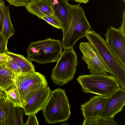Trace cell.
<instances>
[{
    "label": "cell",
    "mask_w": 125,
    "mask_h": 125,
    "mask_svg": "<svg viewBox=\"0 0 125 125\" xmlns=\"http://www.w3.org/2000/svg\"><path fill=\"white\" fill-rule=\"evenodd\" d=\"M85 36L94 47L108 71L125 90V67L118 60L108 46L105 41L95 31L89 30Z\"/></svg>",
    "instance_id": "cell-1"
},
{
    "label": "cell",
    "mask_w": 125,
    "mask_h": 125,
    "mask_svg": "<svg viewBox=\"0 0 125 125\" xmlns=\"http://www.w3.org/2000/svg\"><path fill=\"white\" fill-rule=\"evenodd\" d=\"M69 6L70 24L61 42L64 49L73 48L77 41L92 29L80 4Z\"/></svg>",
    "instance_id": "cell-2"
},
{
    "label": "cell",
    "mask_w": 125,
    "mask_h": 125,
    "mask_svg": "<svg viewBox=\"0 0 125 125\" xmlns=\"http://www.w3.org/2000/svg\"><path fill=\"white\" fill-rule=\"evenodd\" d=\"M42 110L45 120L49 124H55L68 120L71 111L65 90L57 88L51 91Z\"/></svg>",
    "instance_id": "cell-3"
},
{
    "label": "cell",
    "mask_w": 125,
    "mask_h": 125,
    "mask_svg": "<svg viewBox=\"0 0 125 125\" xmlns=\"http://www.w3.org/2000/svg\"><path fill=\"white\" fill-rule=\"evenodd\" d=\"M62 47L60 41L50 38L32 42L27 50V59L41 64L57 62L62 52Z\"/></svg>",
    "instance_id": "cell-4"
},
{
    "label": "cell",
    "mask_w": 125,
    "mask_h": 125,
    "mask_svg": "<svg viewBox=\"0 0 125 125\" xmlns=\"http://www.w3.org/2000/svg\"><path fill=\"white\" fill-rule=\"evenodd\" d=\"M77 80L83 92L102 96L108 97L120 87L115 78L108 75L84 74Z\"/></svg>",
    "instance_id": "cell-5"
},
{
    "label": "cell",
    "mask_w": 125,
    "mask_h": 125,
    "mask_svg": "<svg viewBox=\"0 0 125 125\" xmlns=\"http://www.w3.org/2000/svg\"><path fill=\"white\" fill-rule=\"evenodd\" d=\"M57 62L51 77L54 84L62 86L73 78L78 65L77 54L73 48L64 49Z\"/></svg>",
    "instance_id": "cell-6"
},
{
    "label": "cell",
    "mask_w": 125,
    "mask_h": 125,
    "mask_svg": "<svg viewBox=\"0 0 125 125\" xmlns=\"http://www.w3.org/2000/svg\"><path fill=\"white\" fill-rule=\"evenodd\" d=\"M15 84L22 101L23 107L34 93L48 86L45 76L35 71L22 73L18 76Z\"/></svg>",
    "instance_id": "cell-7"
},
{
    "label": "cell",
    "mask_w": 125,
    "mask_h": 125,
    "mask_svg": "<svg viewBox=\"0 0 125 125\" xmlns=\"http://www.w3.org/2000/svg\"><path fill=\"white\" fill-rule=\"evenodd\" d=\"M79 47L83 60L87 64L90 74L108 75L107 68L90 42H81Z\"/></svg>",
    "instance_id": "cell-8"
},
{
    "label": "cell",
    "mask_w": 125,
    "mask_h": 125,
    "mask_svg": "<svg viewBox=\"0 0 125 125\" xmlns=\"http://www.w3.org/2000/svg\"><path fill=\"white\" fill-rule=\"evenodd\" d=\"M104 36L108 48L125 67V36L119 29L112 26L107 29Z\"/></svg>",
    "instance_id": "cell-9"
},
{
    "label": "cell",
    "mask_w": 125,
    "mask_h": 125,
    "mask_svg": "<svg viewBox=\"0 0 125 125\" xmlns=\"http://www.w3.org/2000/svg\"><path fill=\"white\" fill-rule=\"evenodd\" d=\"M108 97L107 100L99 116L114 118L125 105V90L120 87Z\"/></svg>",
    "instance_id": "cell-10"
},
{
    "label": "cell",
    "mask_w": 125,
    "mask_h": 125,
    "mask_svg": "<svg viewBox=\"0 0 125 125\" xmlns=\"http://www.w3.org/2000/svg\"><path fill=\"white\" fill-rule=\"evenodd\" d=\"M51 90L47 86L42 88L34 93L29 98L23 109L25 115L36 114L42 110L48 100Z\"/></svg>",
    "instance_id": "cell-11"
},
{
    "label": "cell",
    "mask_w": 125,
    "mask_h": 125,
    "mask_svg": "<svg viewBox=\"0 0 125 125\" xmlns=\"http://www.w3.org/2000/svg\"><path fill=\"white\" fill-rule=\"evenodd\" d=\"M108 98V97L98 95L91 97L81 105L84 120L99 116Z\"/></svg>",
    "instance_id": "cell-12"
},
{
    "label": "cell",
    "mask_w": 125,
    "mask_h": 125,
    "mask_svg": "<svg viewBox=\"0 0 125 125\" xmlns=\"http://www.w3.org/2000/svg\"><path fill=\"white\" fill-rule=\"evenodd\" d=\"M54 14L59 20L61 26L63 36L67 31L70 23L69 0H51Z\"/></svg>",
    "instance_id": "cell-13"
},
{
    "label": "cell",
    "mask_w": 125,
    "mask_h": 125,
    "mask_svg": "<svg viewBox=\"0 0 125 125\" xmlns=\"http://www.w3.org/2000/svg\"><path fill=\"white\" fill-rule=\"evenodd\" d=\"M28 12L37 16L40 19L43 16L54 15V10L51 0L30 1L25 6Z\"/></svg>",
    "instance_id": "cell-14"
},
{
    "label": "cell",
    "mask_w": 125,
    "mask_h": 125,
    "mask_svg": "<svg viewBox=\"0 0 125 125\" xmlns=\"http://www.w3.org/2000/svg\"><path fill=\"white\" fill-rule=\"evenodd\" d=\"M14 106L5 98H0V123L1 125H11Z\"/></svg>",
    "instance_id": "cell-15"
},
{
    "label": "cell",
    "mask_w": 125,
    "mask_h": 125,
    "mask_svg": "<svg viewBox=\"0 0 125 125\" xmlns=\"http://www.w3.org/2000/svg\"><path fill=\"white\" fill-rule=\"evenodd\" d=\"M17 75L6 66H0V88L3 91L15 84Z\"/></svg>",
    "instance_id": "cell-16"
},
{
    "label": "cell",
    "mask_w": 125,
    "mask_h": 125,
    "mask_svg": "<svg viewBox=\"0 0 125 125\" xmlns=\"http://www.w3.org/2000/svg\"><path fill=\"white\" fill-rule=\"evenodd\" d=\"M0 5L3 16V29L2 33L8 40L14 34L15 31L11 20L8 6L5 4L3 0L0 2Z\"/></svg>",
    "instance_id": "cell-17"
},
{
    "label": "cell",
    "mask_w": 125,
    "mask_h": 125,
    "mask_svg": "<svg viewBox=\"0 0 125 125\" xmlns=\"http://www.w3.org/2000/svg\"><path fill=\"white\" fill-rule=\"evenodd\" d=\"M5 53L10 57L18 65L21 70L22 73L35 71V67L31 62L23 55L12 52L8 49Z\"/></svg>",
    "instance_id": "cell-18"
},
{
    "label": "cell",
    "mask_w": 125,
    "mask_h": 125,
    "mask_svg": "<svg viewBox=\"0 0 125 125\" xmlns=\"http://www.w3.org/2000/svg\"><path fill=\"white\" fill-rule=\"evenodd\" d=\"M4 91L6 100L12 103L14 107H21L23 108V101L15 84Z\"/></svg>",
    "instance_id": "cell-19"
},
{
    "label": "cell",
    "mask_w": 125,
    "mask_h": 125,
    "mask_svg": "<svg viewBox=\"0 0 125 125\" xmlns=\"http://www.w3.org/2000/svg\"><path fill=\"white\" fill-rule=\"evenodd\" d=\"M114 118L98 116L84 120L83 125H117Z\"/></svg>",
    "instance_id": "cell-20"
},
{
    "label": "cell",
    "mask_w": 125,
    "mask_h": 125,
    "mask_svg": "<svg viewBox=\"0 0 125 125\" xmlns=\"http://www.w3.org/2000/svg\"><path fill=\"white\" fill-rule=\"evenodd\" d=\"M25 114L23 108L15 107L11 125H23L24 122L23 116Z\"/></svg>",
    "instance_id": "cell-21"
},
{
    "label": "cell",
    "mask_w": 125,
    "mask_h": 125,
    "mask_svg": "<svg viewBox=\"0 0 125 125\" xmlns=\"http://www.w3.org/2000/svg\"><path fill=\"white\" fill-rule=\"evenodd\" d=\"M40 19L45 21L49 24L56 28L61 29V26L60 21L54 14L50 16L42 17Z\"/></svg>",
    "instance_id": "cell-22"
},
{
    "label": "cell",
    "mask_w": 125,
    "mask_h": 125,
    "mask_svg": "<svg viewBox=\"0 0 125 125\" xmlns=\"http://www.w3.org/2000/svg\"><path fill=\"white\" fill-rule=\"evenodd\" d=\"M5 66L8 69L17 75H20L22 73L20 68L9 56Z\"/></svg>",
    "instance_id": "cell-23"
},
{
    "label": "cell",
    "mask_w": 125,
    "mask_h": 125,
    "mask_svg": "<svg viewBox=\"0 0 125 125\" xmlns=\"http://www.w3.org/2000/svg\"><path fill=\"white\" fill-rule=\"evenodd\" d=\"M8 40L2 33H0V54L5 53L8 49Z\"/></svg>",
    "instance_id": "cell-24"
},
{
    "label": "cell",
    "mask_w": 125,
    "mask_h": 125,
    "mask_svg": "<svg viewBox=\"0 0 125 125\" xmlns=\"http://www.w3.org/2000/svg\"><path fill=\"white\" fill-rule=\"evenodd\" d=\"M11 5L17 7L25 6L30 0H6Z\"/></svg>",
    "instance_id": "cell-25"
},
{
    "label": "cell",
    "mask_w": 125,
    "mask_h": 125,
    "mask_svg": "<svg viewBox=\"0 0 125 125\" xmlns=\"http://www.w3.org/2000/svg\"><path fill=\"white\" fill-rule=\"evenodd\" d=\"M28 115V120L24 125H39L35 114H31Z\"/></svg>",
    "instance_id": "cell-26"
},
{
    "label": "cell",
    "mask_w": 125,
    "mask_h": 125,
    "mask_svg": "<svg viewBox=\"0 0 125 125\" xmlns=\"http://www.w3.org/2000/svg\"><path fill=\"white\" fill-rule=\"evenodd\" d=\"M9 56L5 53L0 54V66L5 65Z\"/></svg>",
    "instance_id": "cell-27"
},
{
    "label": "cell",
    "mask_w": 125,
    "mask_h": 125,
    "mask_svg": "<svg viewBox=\"0 0 125 125\" xmlns=\"http://www.w3.org/2000/svg\"><path fill=\"white\" fill-rule=\"evenodd\" d=\"M122 22L120 27L118 29L125 36V10H124L122 16Z\"/></svg>",
    "instance_id": "cell-28"
},
{
    "label": "cell",
    "mask_w": 125,
    "mask_h": 125,
    "mask_svg": "<svg viewBox=\"0 0 125 125\" xmlns=\"http://www.w3.org/2000/svg\"><path fill=\"white\" fill-rule=\"evenodd\" d=\"M3 16L1 9L0 10V33H2L3 29Z\"/></svg>",
    "instance_id": "cell-29"
},
{
    "label": "cell",
    "mask_w": 125,
    "mask_h": 125,
    "mask_svg": "<svg viewBox=\"0 0 125 125\" xmlns=\"http://www.w3.org/2000/svg\"><path fill=\"white\" fill-rule=\"evenodd\" d=\"M72 0L75 1L76 2H78L79 3H84L86 4L88 2L89 0Z\"/></svg>",
    "instance_id": "cell-30"
},
{
    "label": "cell",
    "mask_w": 125,
    "mask_h": 125,
    "mask_svg": "<svg viewBox=\"0 0 125 125\" xmlns=\"http://www.w3.org/2000/svg\"><path fill=\"white\" fill-rule=\"evenodd\" d=\"M6 95L4 91L0 88V98H6Z\"/></svg>",
    "instance_id": "cell-31"
},
{
    "label": "cell",
    "mask_w": 125,
    "mask_h": 125,
    "mask_svg": "<svg viewBox=\"0 0 125 125\" xmlns=\"http://www.w3.org/2000/svg\"><path fill=\"white\" fill-rule=\"evenodd\" d=\"M42 0H30V1H38Z\"/></svg>",
    "instance_id": "cell-32"
},
{
    "label": "cell",
    "mask_w": 125,
    "mask_h": 125,
    "mask_svg": "<svg viewBox=\"0 0 125 125\" xmlns=\"http://www.w3.org/2000/svg\"><path fill=\"white\" fill-rule=\"evenodd\" d=\"M2 0H0V2L2 1ZM1 6H0V10H1Z\"/></svg>",
    "instance_id": "cell-33"
},
{
    "label": "cell",
    "mask_w": 125,
    "mask_h": 125,
    "mask_svg": "<svg viewBox=\"0 0 125 125\" xmlns=\"http://www.w3.org/2000/svg\"><path fill=\"white\" fill-rule=\"evenodd\" d=\"M124 0V2H125V0Z\"/></svg>",
    "instance_id": "cell-34"
},
{
    "label": "cell",
    "mask_w": 125,
    "mask_h": 125,
    "mask_svg": "<svg viewBox=\"0 0 125 125\" xmlns=\"http://www.w3.org/2000/svg\"><path fill=\"white\" fill-rule=\"evenodd\" d=\"M0 125H1V124H0Z\"/></svg>",
    "instance_id": "cell-35"
}]
</instances>
